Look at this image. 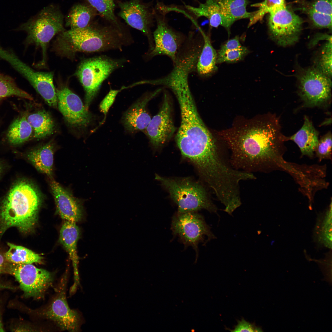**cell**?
Here are the masks:
<instances>
[{
	"mask_svg": "<svg viewBox=\"0 0 332 332\" xmlns=\"http://www.w3.org/2000/svg\"><path fill=\"white\" fill-rule=\"evenodd\" d=\"M187 9L196 18H206L209 21L210 26L217 27L221 26L228 31L232 24L223 14L216 0H206L197 7L186 5Z\"/></svg>",
	"mask_w": 332,
	"mask_h": 332,
	"instance_id": "cell-20",
	"label": "cell"
},
{
	"mask_svg": "<svg viewBox=\"0 0 332 332\" xmlns=\"http://www.w3.org/2000/svg\"><path fill=\"white\" fill-rule=\"evenodd\" d=\"M42 198L31 183L21 180L11 188L0 207V236L12 227L23 233L32 231L36 224Z\"/></svg>",
	"mask_w": 332,
	"mask_h": 332,
	"instance_id": "cell-3",
	"label": "cell"
},
{
	"mask_svg": "<svg viewBox=\"0 0 332 332\" xmlns=\"http://www.w3.org/2000/svg\"><path fill=\"white\" fill-rule=\"evenodd\" d=\"M6 273L14 276L26 298L40 299L53 282V273L38 268L32 264H15L8 262Z\"/></svg>",
	"mask_w": 332,
	"mask_h": 332,
	"instance_id": "cell-10",
	"label": "cell"
},
{
	"mask_svg": "<svg viewBox=\"0 0 332 332\" xmlns=\"http://www.w3.org/2000/svg\"><path fill=\"white\" fill-rule=\"evenodd\" d=\"M50 186L54 197L57 212L66 221L76 222L82 215L81 207L78 202L58 183L52 180Z\"/></svg>",
	"mask_w": 332,
	"mask_h": 332,
	"instance_id": "cell-18",
	"label": "cell"
},
{
	"mask_svg": "<svg viewBox=\"0 0 332 332\" xmlns=\"http://www.w3.org/2000/svg\"><path fill=\"white\" fill-rule=\"evenodd\" d=\"M328 39L322 50L317 68L330 78L332 74L331 37Z\"/></svg>",
	"mask_w": 332,
	"mask_h": 332,
	"instance_id": "cell-33",
	"label": "cell"
},
{
	"mask_svg": "<svg viewBox=\"0 0 332 332\" xmlns=\"http://www.w3.org/2000/svg\"><path fill=\"white\" fill-rule=\"evenodd\" d=\"M18 30L27 33L25 42L40 48L42 59L39 65H44L46 61L48 44L56 34L65 30L63 26V16L58 8L53 5L42 9L37 15L22 24Z\"/></svg>",
	"mask_w": 332,
	"mask_h": 332,
	"instance_id": "cell-5",
	"label": "cell"
},
{
	"mask_svg": "<svg viewBox=\"0 0 332 332\" xmlns=\"http://www.w3.org/2000/svg\"><path fill=\"white\" fill-rule=\"evenodd\" d=\"M8 262L6 261L4 255L0 253V274L6 273V270Z\"/></svg>",
	"mask_w": 332,
	"mask_h": 332,
	"instance_id": "cell-39",
	"label": "cell"
},
{
	"mask_svg": "<svg viewBox=\"0 0 332 332\" xmlns=\"http://www.w3.org/2000/svg\"><path fill=\"white\" fill-rule=\"evenodd\" d=\"M14 96L33 100L30 94L17 86L12 77L0 72V99Z\"/></svg>",
	"mask_w": 332,
	"mask_h": 332,
	"instance_id": "cell-30",
	"label": "cell"
},
{
	"mask_svg": "<svg viewBox=\"0 0 332 332\" xmlns=\"http://www.w3.org/2000/svg\"><path fill=\"white\" fill-rule=\"evenodd\" d=\"M8 250L5 257L9 263L15 264H32L42 262V257L39 254L23 246L7 243Z\"/></svg>",
	"mask_w": 332,
	"mask_h": 332,
	"instance_id": "cell-28",
	"label": "cell"
},
{
	"mask_svg": "<svg viewBox=\"0 0 332 332\" xmlns=\"http://www.w3.org/2000/svg\"><path fill=\"white\" fill-rule=\"evenodd\" d=\"M14 288L10 285L0 282V290L5 289H13Z\"/></svg>",
	"mask_w": 332,
	"mask_h": 332,
	"instance_id": "cell-40",
	"label": "cell"
},
{
	"mask_svg": "<svg viewBox=\"0 0 332 332\" xmlns=\"http://www.w3.org/2000/svg\"><path fill=\"white\" fill-rule=\"evenodd\" d=\"M180 105L181 122L176 136L182 156L194 164H203L217 154L218 148L198 112L189 86L173 89Z\"/></svg>",
	"mask_w": 332,
	"mask_h": 332,
	"instance_id": "cell-2",
	"label": "cell"
},
{
	"mask_svg": "<svg viewBox=\"0 0 332 332\" xmlns=\"http://www.w3.org/2000/svg\"><path fill=\"white\" fill-rule=\"evenodd\" d=\"M240 42L239 37L236 36L234 38L228 40L225 44L221 47L219 52H223L238 49L242 47Z\"/></svg>",
	"mask_w": 332,
	"mask_h": 332,
	"instance_id": "cell-38",
	"label": "cell"
},
{
	"mask_svg": "<svg viewBox=\"0 0 332 332\" xmlns=\"http://www.w3.org/2000/svg\"><path fill=\"white\" fill-rule=\"evenodd\" d=\"M121 89H122L120 90L110 89L108 93L101 102L99 105V109L101 112L104 114L105 116L104 121H105L108 111L113 104L117 95Z\"/></svg>",
	"mask_w": 332,
	"mask_h": 332,
	"instance_id": "cell-36",
	"label": "cell"
},
{
	"mask_svg": "<svg viewBox=\"0 0 332 332\" xmlns=\"http://www.w3.org/2000/svg\"><path fill=\"white\" fill-rule=\"evenodd\" d=\"M161 90L158 89L139 99L124 113L122 121L127 130L133 132L145 130L151 119L146 109L147 104Z\"/></svg>",
	"mask_w": 332,
	"mask_h": 332,
	"instance_id": "cell-17",
	"label": "cell"
},
{
	"mask_svg": "<svg viewBox=\"0 0 332 332\" xmlns=\"http://www.w3.org/2000/svg\"><path fill=\"white\" fill-rule=\"evenodd\" d=\"M0 331L2 332L5 331L4 329L3 326V324L2 323V317L0 313Z\"/></svg>",
	"mask_w": 332,
	"mask_h": 332,
	"instance_id": "cell-41",
	"label": "cell"
},
{
	"mask_svg": "<svg viewBox=\"0 0 332 332\" xmlns=\"http://www.w3.org/2000/svg\"><path fill=\"white\" fill-rule=\"evenodd\" d=\"M97 12L88 5L78 4L71 8L66 19V25L70 29L83 28L89 26Z\"/></svg>",
	"mask_w": 332,
	"mask_h": 332,
	"instance_id": "cell-25",
	"label": "cell"
},
{
	"mask_svg": "<svg viewBox=\"0 0 332 332\" xmlns=\"http://www.w3.org/2000/svg\"><path fill=\"white\" fill-rule=\"evenodd\" d=\"M332 138L331 132L329 131L319 140L315 151L319 160L331 158Z\"/></svg>",
	"mask_w": 332,
	"mask_h": 332,
	"instance_id": "cell-35",
	"label": "cell"
},
{
	"mask_svg": "<svg viewBox=\"0 0 332 332\" xmlns=\"http://www.w3.org/2000/svg\"><path fill=\"white\" fill-rule=\"evenodd\" d=\"M231 331L233 332H262L263 330L260 327L247 321L244 319L239 321L235 328Z\"/></svg>",
	"mask_w": 332,
	"mask_h": 332,
	"instance_id": "cell-37",
	"label": "cell"
},
{
	"mask_svg": "<svg viewBox=\"0 0 332 332\" xmlns=\"http://www.w3.org/2000/svg\"><path fill=\"white\" fill-rule=\"evenodd\" d=\"M249 50L242 46L241 48L223 52L218 51L217 53L216 63L223 62L233 63L241 60L249 53Z\"/></svg>",
	"mask_w": 332,
	"mask_h": 332,
	"instance_id": "cell-34",
	"label": "cell"
},
{
	"mask_svg": "<svg viewBox=\"0 0 332 332\" xmlns=\"http://www.w3.org/2000/svg\"><path fill=\"white\" fill-rule=\"evenodd\" d=\"M67 275L63 276L55 290L56 293L46 306L37 310L36 313L40 318L51 320L62 330L69 331H77L80 324L78 313L72 310L68 304L66 295Z\"/></svg>",
	"mask_w": 332,
	"mask_h": 332,
	"instance_id": "cell-8",
	"label": "cell"
},
{
	"mask_svg": "<svg viewBox=\"0 0 332 332\" xmlns=\"http://www.w3.org/2000/svg\"><path fill=\"white\" fill-rule=\"evenodd\" d=\"M155 179L167 190L177 206L178 212H196L205 209L217 214V207L204 188L199 183L187 178L175 179L157 174L155 175Z\"/></svg>",
	"mask_w": 332,
	"mask_h": 332,
	"instance_id": "cell-4",
	"label": "cell"
},
{
	"mask_svg": "<svg viewBox=\"0 0 332 332\" xmlns=\"http://www.w3.org/2000/svg\"><path fill=\"white\" fill-rule=\"evenodd\" d=\"M88 5L112 24L120 27L115 16V0H86Z\"/></svg>",
	"mask_w": 332,
	"mask_h": 332,
	"instance_id": "cell-31",
	"label": "cell"
},
{
	"mask_svg": "<svg viewBox=\"0 0 332 332\" xmlns=\"http://www.w3.org/2000/svg\"><path fill=\"white\" fill-rule=\"evenodd\" d=\"M79 229L76 222L65 221L60 231V240L68 251L72 261L75 275L78 277V257L77 244L79 237Z\"/></svg>",
	"mask_w": 332,
	"mask_h": 332,
	"instance_id": "cell-22",
	"label": "cell"
},
{
	"mask_svg": "<svg viewBox=\"0 0 332 332\" xmlns=\"http://www.w3.org/2000/svg\"><path fill=\"white\" fill-rule=\"evenodd\" d=\"M285 140L293 141L300 148L302 155L312 157L318 143V132L312 122L305 116L301 128L293 135L285 136Z\"/></svg>",
	"mask_w": 332,
	"mask_h": 332,
	"instance_id": "cell-19",
	"label": "cell"
},
{
	"mask_svg": "<svg viewBox=\"0 0 332 332\" xmlns=\"http://www.w3.org/2000/svg\"><path fill=\"white\" fill-rule=\"evenodd\" d=\"M203 41L202 48L197 62L196 69L202 77L211 75L218 70L217 53L212 46L209 37L201 31Z\"/></svg>",
	"mask_w": 332,
	"mask_h": 332,
	"instance_id": "cell-21",
	"label": "cell"
},
{
	"mask_svg": "<svg viewBox=\"0 0 332 332\" xmlns=\"http://www.w3.org/2000/svg\"><path fill=\"white\" fill-rule=\"evenodd\" d=\"M211 227L206 223L204 217L196 212H177L172 216L171 229L174 237L186 248L192 247L196 253V261L198 255V245H204L208 241L216 239Z\"/></svg>",
	"mask_w": 332,
	"mask_h": 332,
	"instance_id": "cell-7",
	"label": "cell"
},
{
	"mask_svg": "<svg viewBox=\"0 0 332 332\" xmlns=\"http://www.w3.org/2000/svg\"><path fill=\"white\" fill-rule=\"evenodd\" d=\"M32 128L26 117L22 116L15 119L10 124L7 137L9 142L13 145L22 144L31 137Z\"/></svg>",
	"mask_w": 332,
	"mask_h": 332,
	"instance_id": "cell-29",
	"label": "cell"
},
{
	"mask_svg": "<svg viewBox=\"0 0 332 332\" xmlns=\"http://www.w3.org/2000/svg\"><path fill=\"white\" fill-rule=\"evenodd\" d=\"M268 24L271 35L279 45L286 46L298 39L302 21L285 6L269 13Z\"/></svg>",
	"mask_w": 332,
	"mask_h": 332,
	"instance_id": "cell-12",
	"label": "cell"
},
{
	"mask_svg": "<svg viewBox=\"0 0 332 332\" xmlns=\"http://www.w3.org/2000/svg\"><path fill=\"white\" fill-rule=\"evenodd\" d=\"M219 134L231 150L230 161L235 169L252 173L275 166L287 171L290 166L282 157L285 136L276 115Z\"/></svg>",
	"mask_w": 332,
	"mask_h": 332,
	"instance_id": "cell-1",
	"label": "cell"
},
{
	"mask_svg": "<svg viewBox=\"0 0 332 332\" xmlns=\"http://www.w3.org/2000/svg\"><path fill=\"white\" fill-rule=\"evenodd\" d=\"M224 15L232 25L236 21L251 18L255 11L248 12L247 0H216Z\"/></svg>",
	"mask_w": 332,
	"mask_h": 332,
	"instance_id": "cell-27",
	"label": "cell"
},
{
	"mask_svg": "<svg viewBox=\"0 0 332 332\" xmlns=\"http://www.w3.org/2000/svg\"><path fill=\"white\" fill-rule=\"evenodd\" d=\"M54 144L49 142L30 151L27 157L34 167L40 172L51 178L53 173Z\"/></svg>",
	"mask_w": 332,
	"mask_h": 332,
	"instance_id": "cell-23",
	"label": "cell"
},
{
	"mask_svg": "<svg viewBox=\"0 0 332 332\" xmlns=\"http://www.w3.org/2000/svg\"><path fill=\"white\" fill-rule=\"evenodd\" d=\"M57 108L67 122L75 127H85L92 117L80 98L66 87L56 91Z\"/></svg>",
	"mask_w": 332,
	"mask_h": 332,
	"instance_id": "cell-14",
	"label": "cell"
},
{
	"mask_svg": "<svg viewBox=\"0 0 332 332\" xmlns=\"http://www.w3.org/2000/svg\"><path fill=\"white\" fill-rule=\"evenodd\" d=\"M153 37L154 47L147 54V57L150 58L157 55H166L174 63L185 41L184 37L170 27L162 18L157 19V27Z\"/></svg>",
	"mask_w": 332,
	"mask_h": 332,
	"instance_id": "cell-13",
	"label": "cell"
},
{
	"mask_svg": "<svg viewBox=\"0 0 332 332\" xmlns=\"http://www.w3.org/2000/svg\"><path fill=\"white\" fill-rule=\"evenodd\" d=\"M120 10L118 15L131 27L142 32L148 38L149 51L154 47L150 30L152 14L148 7L140 0H130L118 3Z\"/></svg>",
	"mask_w": 332,
	"mask_h": 332,
	"instance_id": "cell-16",
	"label": "cell"
},
{
	"mask_svg": "<svg viewBox=\"0 0 332 332\" xmlns=\"http://www.w3.org/2000/svg\"><path fill=\"white\" fill-rule=\"evenodd\" d=\"M285 0H264L263 2L253 4V6L258 7L259 9L250 19L249 27L261 20L266 14L269 13L277 9L285 6Z\"/></svg>",
	"mask_w": 332,
	"mask_h": 332,
	"instance_id": "cell-32",
	"label": "cell"
},
{
	"mask_svg": "<svg viewBox=\"0 0 332 332\" xmlns=\"http://www.w3.org/2000/svg\"><path fill=\"white\" fill-rule=\"evenodd\" d=\"M307 12L310 20L315 26L331 28L332 0H313Z\"/></svg>",
	"mask_w": 332,
	"mask_h": 332,
	"instance_id": "cell-24",
	"label": "cell"
},
{
	"mask_svg": "<svg viewBox=\"0 0 332 332\" xmlns=\"http://www.w3.org/2000/svg\"><path fill=\"white\" fill-rule=\"evenodd\" d=\"M26 117L33 129V138H42L53 133L55 128L53 121L49 114L45 110L38 111Z\"/></svg>",
	"mask_w": 332,
	"mask_h": 332,
	"instance_id": "cell-26",
	"label": "cell"
},
{
	"mask_svg": "<svg viewBox=\"0 0 332 332\" xmlns=\"http://www.w3.org/2000/svg\"><path fill=\"white\" fill-rule=\"evenodd\" d=\"M299 81V95L305 107H320L330 102L331 81L318 69L312 68L305 71Z\"/></svg>",
	"mask_w": 332,
	"mask_h": 332,
	"instance_id": "cell-11",
	"label": "cell"
},
{
	"mask_svg": "<svg viewBox=\"0 0 332 332\" xmlns=\"http://www.w3.org/2000/svg\"><path fill=\"white\" fill-rule=\"evenodd\" d=\"M0 58L7 61L26 79L49 106L57 108V99L53 83V72L34 70L10 49L3 50L0 53Z\"/></svg>",
	"mask_w": 332,
	"mask_h": 332,
	"instance_id": "cell-9",
	"label": "cell"
},
{
	"mask_svg": "<svg viewBox=\"0 0 332 332\" xmlns=\"http://www.w3.org/2000/svg\"><path fill=\"white\" fill-rule=\"evenodd\" d=\"M2 165H1V164H0V176H1V174L2 173Z\"/></svg>",
	"mask_w": 332,
	"mask_h": 332,
	"instance_id": "cell-42",
	"label": "cell"
},
{
	"mask_svg": "<svg viewBox=\"0 0 332 332\" xmlns=\"http://www.w3.org/2000/svg\"><path fill=\"white\" fill-rule=\"evenodd\" d=\"M172 111L169 99L165 93L160 110L151 118L144 131L150 143L155 148L162 146L169 140L175 131Z\"/></svg>",
	"mask_w": 332,
	"mask_h": 332,
	"instance_id": "cell-15",
	"label": "cell"
},
{
	"mask_svg": "<svg viewBox=\"0 0 332 332\" xmlns=\"http://www.w3.org/2000/svg\"><path fill=\"white\" fill-rule=\"evenodd\" d=\"M123 59L99 56L86 59L79 65L75 73L85 92V105L89 108L104 81L116 69L122 66Z\"/></svg>",
	"mask_w": 332,
	"mask_h": 332,
	"instance_id": "cell-6",
	"label": "cell"
}]
</instances>
